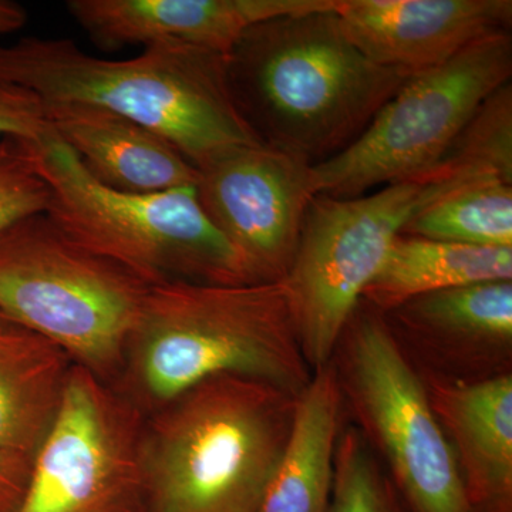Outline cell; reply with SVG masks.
Wrapping results in <instances>:
<instances>
[{
    "label": "cell",
    "mask_w": 512,
    "mask_h": 512,
    "mask_svg": "<svg viewBox=\"0 0 512 512\" xmlns=\"http://www.w3.org/2000/svg\"><path fill=\"white\" fill-rule=\"evenodd\" d=\"M511 76V30L485 36L448 62L413 74L355 143L312 165L315 194L355 198L436 170L478 107Z\"/></svg>",
    "instance_id": "9c48e42d"
},
{
    "label": "cell",
    "mask_w": 512,
    "mask_h": 512,
    "mask_svg": "<svg viewBox=\"0 0 512 512\" xmlns=\"http://www.w3.org/2000/svg\"><path fill=\"white\" fill-rule=\"evenodd\" d=\"M144 417L111 384L74 365L19 512H148Z\"/></svg>",
    "instance_id": "30bf717a"
},
{
    "label": "cell",
    "mask_w": 512,
    "mask_h": 512,
    "mask_svg": "<svg viewBox=\"0 0 512 512\" xmlns=\"http://www.w3.org/2000/svg\"><path fill=\"white\" fill-rule=\"evenodd\" d=\"M350 40L380 66L413 74L448 62L477 40L508 32L511 0H338Z\"/></svg>",
    "instance_id": "4fadbf2b"
},
{
    "label": "cell",
    "mask_w": 512,
    "mask_h": 512,
    "mask_svg": "<svg viewBox=\"0 0 512 512\" xmlns=\"http://www.w3.org/2000/svg\"><path fill=\"white\" fill-rule=\"evenodd\" d=\"M49 200V187L37 171L28 141L0 138V231L46 212Z\"/></svg>",
    "instance_id": "603a6c76"
},
{
    "label": "cell",
    "mask_w": 512,
    "mask_h": 512,
    "mask_svg": "<svg viewBox=\"0 0 512 512\" xmlns=\"http://www.w3.org/2000/svg\"><path fill=\"white\" fill-rule=\"evenodd\" d=\"M73 360L0 315V447L35 457L62 409Z\"/></svg>",
    "instance_id": "e0dca14e"
},
{
    "label": "cell",
    "mask_w": 512,
    "mask_h": 512,
    "mask_svg": "<svg viewBox=\"0 0 512 512\" xmlns=\"http://www.w3.org/2000/svg\"><path fill=\"white\" fill-rule=\"evenodd\" d=\"M336 0H69L66 9L101 49L178 43L227 56L251 26L335 6Z\"/></svg>",
    "instance_id": "5bb4252c"
},
{
    "label": "cell",
    "mask_w": 512,
    "mask_h": 512,
    "mask_svg": "<svg viewBox=\"0 0 512 512\" xmlns=\"http://www.w3.org/2000/svg\"><path fill=\"white\" fill-rule=\"evenodd\" d=\"M485 178L500 177L446 160L429 174L360 197L313 198L282 281L299 346L312 370L332 359L363 291L404 227L448 192Z\"/></svg>",
    "instance_id": "52a82bcc"
},
{
    "label": "cell",
    "mask_w": 512,
    "mask_h": 512,
    "mask_svg": "<svg viewBox=\"0 0 512 512\" xmlns=\"http://www.w3.org/2000/svg\"><path fill=\"white\" fill-rule=\"evenodd\" d=\"M328 512H406L392 480L356 427L340 430Z\"/></svg>",
    "instance_id": "44dd1931"
},
{
    "label": "cell",
    "mask_w": 512,
    "mask_h": 512,
    "mask_svg": "<svg viewBox=\"0 0 512 512\" xmlns=\"http://www.w3.org/2000/svg\"><path fill=\"white\" fill-rule=\"evenodd\" d=\"M402 234L484 248H512V184L485 178L448 192Z\"/></svg>",
    "instance_id": "ffe728a7"
},
{
    "label": "cell",
    "mask_w": 512,
    "mask_h": 512,
    "mask_svg": "<svg viewBox=\"0 0 512 512\" xmlns=\"http://www.w3.org/2000/svg\"><path fill=\"white\" fill-rule=\"evenodd\" d=\"M512 281V248L470 247L400 234L360 301L386 313L427 293Z\"/></svg>",
    "instance_id": "d6986e66"
},
{
    "label": "cell",
    "mask_w": 512,
    "mask_h": 512,
    "mask_svg": "<svg viewBox=\"0 0 512 512\" xmlns=\"http://www.w3.org/2000/svg\"><path fill=\"white\" fill-rule=\"evenodd\" d=\"M148 288L77 244L46 212L0 231V315L52 340L111 386Z\"/></svg>",
    "instance_id": "8992f818"
},
{
    "label": "cell",
    "mask_w": 512,
    "mask_h": 512,
    "mask_svg": "<svg viewBox=\"0 0 512 512\" xmlns=\"http://www.w3.org/2000/svg\"><path fill=\"white\" fill-rule=\"evenodd\" d=\"M298 396L211 377L144 417L148 512H256L291 436Z\"/></svg>",
    "instance_id": "277c9868"
},
{
    "label": "cell",
    "mask_w": 512,
    "mask_h": 512,
    "mask_svg": "<svg viewBox=\"0 0 512 512\" xmlns=\"http://www.w3.org/2000/svg\"><path fill=\"white\" fill-rule=\"evenodd\" d=\"M0 83L43 103H74L119 114L167 138L195 168L234 147L259 143L239 116L227 56L163 43L133 59L107 60L73 40L23 37L0 45Z\"/></svg>",
    "instance_id": "3957f363"
},
{
    "label": "cell",
    "mask_w": 512,
    "mask_h": 512,
    "mask_svg": "<svg viewBox=\"0 0 512 512\" xmlns=\"http://www.w3.org/2000/svg\"><path fill=\"white\" fill-rule=\"evenodd\" d=\"M446 158L480 168L512 183V84L478 107Z\"/></svg>",
    "instance_id": "7402d4cb"
},
{
    "label": "cell",
    "mask_w": 512,
    "mask_h": 512,
    "mask_svg": "<svg viewBox=\"0 0 512 512\" xmlns=\"http://www.w3.org/2000/svg\"><path fill=\"white\" fill-rule=\"evenodd\" d=\"M343 407L410 512H471L426 384L382 313L360 301L333 352Z\"/></svg>",
    "instance_id": "ba28073f"
},
{
    "label": "cell",
    "mask_w": 512,
    "mask_h": 512,
    "mask_svg": "<svg viewBox=\"0 0 512 512\" xmlns=\"http://www.w3.org/2000/svg\"><path fill=\"white\" fill-rule=\"evenodd\" d=\"M32 461L0 447V512H19L28 493Z\"/></svg>",
    "instance_id": "d4e9b609"
},
{
    "label": "cell",
    "mask_w": 512,
    "mask_h": 512,
    "mask_svg": "<svg viewBox=\"0 0 512 512\" xmlns=\"http://www.w3.org/2000/svg\"><path fill=\"white\" fill-rule=\"evenodd\" d=\"M336 6L256 23L227 55L229 93L259 143L311 165L355 143L410 77L370 60Z\"/></svg>",
    "instance_id": "6da1fadb"
},
{
    "label": "cell",
    "mask_w": 512,
    "mask_h": 512,
    "mask_svg": "<svg viewBox=\"0 0 512 512\" xmlns=\"http://www.w3.org/2000/svg\"><path fill=\"white\" fill-rule=\"evenodd\" d=\"M382 315L421 376L467 383L512 373V281L427 293Z\"/></svg>",
    "instance_id": "7c38bea8"
},
{
    "label": "cell",
    "mask_w": 512,
    "mask_h": 512,
    "mask_svg": "<svg viewBox=\"0 0 512 512\" xmlns=\"http://www.w3.org/2000/svg\"><path fill=\"white\" fill-rule=\"evenodd\" d=\"M28 143L49 187L46 214L77 244L150 286L252 284L237 251L202 210L195 185L157 194L113 190L87 173L52 127Z\"/></svg>",
    "instance_id": "5b68a950"
},
{
    "label": "cell",
    "mask_w": 512,
    "mask_h": 512,
    "mask_svg": "<svg viewBox=\"0 0 512 512\" xmlns=\"http://www.w3.org/2000/svg\"><path fill=\"white\" fill-rule=\"evenodd\" d=\"M49 126L94 180L113 190L157 194L197 183L198 171L167 138L119 114L45 103Z\"/></svg>",
    "instance_id": "2e32d148"
},
{
    "label": "cell",
    "mask_w": 512,
    "mask_h": 512,
    "mask_svg": "<svg viewBox=\"0 0 512 512\" xmlns=\"http://www.w3.org/2000/svg\"><path fill=\"white\" fill-rule=\"evenodd\" d=\"M343 400L332 365L313 370L291 436L256 512H328Z\"/></svg>",
    "instance_id": "ac0fdd59"
},
{
    "label": "cell",
    "mask_w": 512,
    "mask_h": 512,
    "mask_svg": "<svg viewBox=\"0 0 512 512\" xmlns=\"http://www.w3.org/2000/svg\"><path fill=\"white\" fill-rule=\"evenodd\" d=\"M311 372L282 282H171L148 288L113 387L146 416L211 377H252L299 396Z\"/></svg>",
    "instance_id": "7a4b0ae2"
},
{
    "label": "cell",
    "mask_w": 512,
    "mask_h": 512,
    "mask_svg": "<svg viewBox=\"0 0 512 512\" xmlns=\"http://www.w3.org/2000/svg\"><path fill=\"white\" fill-rule=\"evenodd\" d=\"M28 22V12L19 3L0 0V35L16 32Z\"/></svg>",
    "instance_id": "484cf974"
},
{
    "label": "cell",
    "mask_w": 512,
    "mask_h": 512,
    "mask_svg": "<svg viewBox=\"0 0 512 512\" xmlns=\"http://www.w3.org/2000/svg\"><path fill=\"white\" fill-rule=\"evenodd\" d=\"M421 377L471 512H512V373L467 383Z\"/></svg>",
    "instance_id": "9a60e30c"
},
{
    "label": "cell",
    "mask_w": 512,
    "mask_h": 512,
    "mask_svg": "<svg viewBox=\"0 0 512 512\" xmlns=\"http://www.w3.org/2000/svg\"><path fill=\"white\" fill-rule=\"evenodd\" d=\"M198 201L252 284L282 282L313 198L312 165L265 144L234 147L197 168Z\"/></svg>",
    "instance_id": "8fae6325"
},
{
    "label": "cell",
    "mask_w": 512,
    "mask_h": 512,
    "mask_svg": "<svg viewBox=\"0 0 512 512\" xmlns=\"http://www.w3.org/2000/svg\"><path fill=\"white\" fill-rule=\"evenodd\" d=\"M50 130L45 103L23 87L0 83V138L37 141Z\"/></svg>",
    "instance_id": "cb8c5ba5"
}]
</instances>
